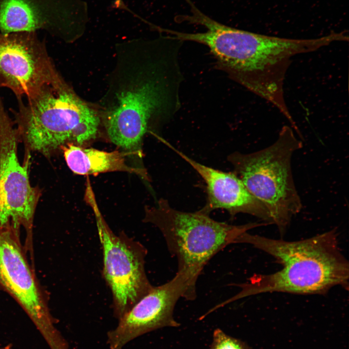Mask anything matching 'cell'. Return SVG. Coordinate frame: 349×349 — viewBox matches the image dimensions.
<instances>
[{"instance_id": "9c48e42d", "label": "cell", "mask_w": 349, "mask_h": 349, "mask_svg": "<svg viewBox=\"0 0 349 349\" xmlns=\"http://www.w3.org/2000/svg\"><path fill=\"white\" fill-rule=\"evenodd\" d=\"M61 79L35 32H0V87L28 99Z\"/></svg>"}, {"instance_id": "8fae6325", "label": "cell", "mask_w": 349, "mask_h": 349, "mask_svg": "<svg viewBox=\"0 0 349 349\" xmlns=\"http://www.w3.org/2000/svg\"><path fill=\"white\" fill-rule=\"evenodd\" d=\"M0 285L39 326L54 333L48 302L11 226H0Z\"/></svg>"}, {"instance_id": "2e32d148", "label": "cell", "mask_w": 349, "mask_h": 349, "mask_svg": "<svg viewBox=\"0 0 349 349\" xmlns=\"http://www.w3.org/2000/svg\"></svg>"}, {"instance_id": "4fadbf2b", "label": "cell", "mask_w": 349, "mask_h": 349, "mask_svg": "<svg viewBox=\"0 0 349 349\" xmlns=\"http://www.w3.org/2000/svg\"><path fill=\"white\" fill-rule=\"evenodd\" d=\"M60 5L59 0H0V32H56L63 24Z\"/></svg>"}, {"instance_id": "5b68a950", "label": "cell", "mask_w": 349, "mask_h": 349, "mask_svg": "<svg viewBox=\"0 0 349 349\" xmlns=\"http://www.w3.org/2000/svg\"><path fill=\"white\" fill-rule=\"evenodd\" d=\"M302 143L292 127L284 126L270 146L249 154L228 156L234 174L268 209L272 221L283 232L302 204L293 180L291 160Z\"/></svg>"}, {"instance_id": "277c9868", "label": "cell", "mask_w": 349, "mask_h": 349, "mask_svg": "<svg viewBox=\"0 0 349 349\" xmlns=\"http://www.w3.org/2000/svg\"><path fill=\"white\" fill-rule=\"evenodd\" d=\"M12 110L19 140L27 153L37 152L49 157L67 143L81 145L94 139L100 118L62 79L45 86L27 102L17 98Z\"/></svg>"}, {"instance_id": "52a82bcc", "label": "cell", "mask_w": 349, "mask_h": 349, "mask_svg": "<svg viewBox=\"0 0 349 349\" xmlns=\"http://www.w3.org/2000/svg\"><path fill=\"white\" fill-rule=\"evenodd\" d=\"M95 209L103 276L111 292L113 315L119 319L153 287L145 270L147 250L125 234H114Z\"/></svg>"}, {"instance_id": "5bb4252c", "label": "cell", "mask_w": 349, "mask_h": 349, "mask_svg": "<svg viewBox=\"0 0 349 349\" xmlns=\"http://www.w3.org/2000/svg\"><path fill=\"white\" fill-rule=\"evenodd\" d=\"M69 168L80 175L97 174L113 171L136 172L147 178L143 169H135L127 165L124 155L117 151L107 152L86 148L74 143H67L61 148Z\"/></svg>"}, {"instance_id": "30bf717a", "label": "cell", "mask_w": 349, "mask_h": 349, "mask_svg": "<svg viewBox=\"0 0 349 349\" xmlns=\"http://www.w3.org/2000/svg\"><path fill=\"white\" fill-rule=\"evenodd\" d=\"M196 296V286L179 272L168 282L153 286L118 319L117 326L108 332L109 349H123L130 341L146 333L165 327L179 326L173 316L177 301L181 297L191 301Z\"/></svg>"}, {"instance_id": "7c38bea8", "label": "cell", "mask_w": 349, "mask_h": 349, "mask_svg": "<svg viewBox=\"0 0 349 349\" xmlns=\"http://www.w3.org/2000/svg\"><path fill=\"white\" fill-rule=\"evenodd\" d=\"M167 146L187 162L202 177L206 185L207 198L200 211L206 214L217 209H223L233 215L246 213L272 224L266 206L247 189L234 173L224 172L202 164L176 149L163 140Z\"/></svg>"}, {"instance_id": "ba28073f", "label": "cell", "mask_w": 349, "mask_h": 349, "mask_svg": "<svg viewBox=\"0 0 349 349\" xmlns=\"http://www.w3.org/2000/svg\"><path fill=\"white\" fill-rule=\"evenodd\" d=\"M14 124L0 97V226L10 225L19 234L23 226L31 249L34 215L41 193L30 184L29 156L26 155L24 165L18 159L19 140Z\"/></svg>"}, {"instance_id": "8992f818", "label": "cell", "mask_w": 349, "mask_h": 349, "mask_svg": "<svg viewBox=\"0 0 349 349\" xmlns=\"http://www.w3.org/2000/svg\"><path fill=\"white\" fill-rule=\"evenodd\" d=\"M144 221L159 229L169 252L176 258L177 271L185 274L195 284L204 267L214 255L226 246L237 243L242 234L266 224H228L200 210L188 212L175 209L164 199L146 209Z\"/></svg>"}, {"instance_id": "6da1fadb", "label": "cell", "mask_w": 349, "mask_h": 349, "mask_svg": "<svg viewBox=\"0 0 349 349\" xmlns=\"http://www.w3.org/2000/svg\"><path fill=\"white\" fill-rule=\"evenodd\" d=\"M185 19L201 25L203 32H177L182 40L207 46L218 67L230 78L275 106L291 125L295 123L286 103L284 84L293 56L327 46L334 41L331 34L317 38L298 39L258 34L236 29L216 21L195 6Z\"/></svg>"}, {"instance_id": "9a60e30c", "label": "cell", "mask_w": 349, "mask_h": 349, "mask_svg": "<svg viewBox=\"0 0 349 349\" xmlns=\"http://www.w3.org/2000/svg\"><path fill=\"white\" fill-rule=\"evenodd\" d=\"M208 349H250L243 341L230 336L222 330L214 331L213 340Z\"/></svg>"}, {"instance_id": "7a4b0ae2", "label": "cell", "mask_w": 349, "mask_h": 349, "mask_svg": "<svg viewBox=\"0 0 349 349\" xmlns=\"http://www.w3.org/2000/svg\"><path fill=\"white\" fill-rule=\"evenodd\" d=\"M160 37L144 44L135 70L115 92L105 112L110 140L125 149L139 150L150 124L168 121L181 107L184 77L178 56L183 42Z\"/></svg>"}, {"instance_id": "3957f363", "label": "cell", "mask_w": 349, "mask_h": 349, "mask_svg": "<svg viewBox=\"0 0 349 349\" xmlns=\"http://www.w3.org/2000/svg\"><path fill=\"white\" fill-rule=\"evenodd\" d=\"M238 243L251 244L267 253L282 268L271 274L254 275L238 285L240 291L221 303L222 306L261 293L316 294L325 293L336 286L348 288L349 263L339 249L335 229L295 241L267 238L247 232L238 237Z\"/></svg>"}]
</instances>
